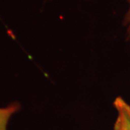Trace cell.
I'll list each match as a JSON object with an SVG mask.
<instances>
[{
    "label": "cell",
    "mask_w": 130,
    "mask_h": 130,
    "mask_svg": "<svg viewBox=\"0 0 130 130\" xmlns=\"http://www.w3.org/2000/svg\"><path fill=\"white\" fill-rule=\"evenodd\" d=\"M129 4V8L126 14L124 19V25L127 26V34H128V39H130V0H127Z\"/></svg>",
    "instance_id": "cell-3"
},
{
    "label": "cell",
    "mask_w": 130,
    "mask_h": 130,
    "mask_svg": "<svg viewBox=\"0 0 130 130\" xmlns=\"http://www.w3.org/2000/svg\"><path fill=\"white\" fill-rule=\"evenodd\" d=\"M113 106L117 111L113 130H130V105L121 97H117Z\"/></svg>",
    "instance_id": "cell-1"
},
{
    "label": "cell",
    "mask_w": 130,
    "mask_h": 130,
    "mask_svg": "<svg viewBox=\"0 0 130 130\" xmlns=\"http://www.w3.org/2000/svg\"><path fill=\"white\" fill-rule=\"evenodd\" d=\"M20 109L19 103L14 102L5 108H0V130H7L11 116Z\"/></svg>",
    "instance_id": "cell-2"
}]
</instances>
